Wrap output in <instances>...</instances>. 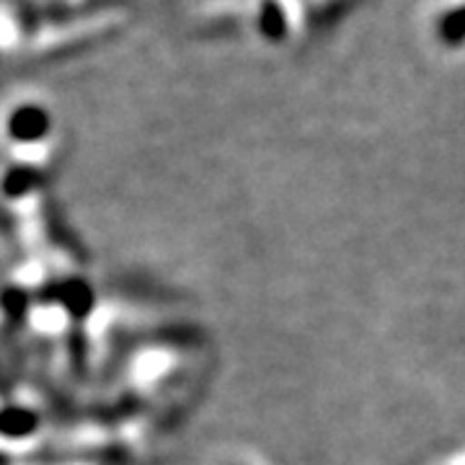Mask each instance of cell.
I'll return each mask as SVG.
<instances>
[{"label": "cell", "mask_w": 465, "mask_h": 465, "mask_svg": "<svg viewBox=\"0 0 465 465\" xmlns=\"http://www.w3.org/2000/svg\"><path fill=\"white\" fill-rule=\"evenodd\" d=\"M42 124H45V116L39 114V112H21L18 114V133L24 134V137H34V134L39 133Z\"/></svg>", "instance_id": "cell-1"}]
</instances>
